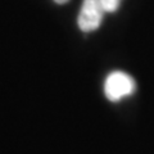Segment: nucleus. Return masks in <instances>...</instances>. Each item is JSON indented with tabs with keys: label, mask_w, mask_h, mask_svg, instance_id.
Masks as SVG:
<instances>
[{
	"label": "nucleus",
	"mask_w": 154,
	"mask_h": 154,
	"mask_svg": "<svg viewBox=\"0 0 154 154\" xmlns=\"http://www.w3.org/2000/svg\"><path fill=\"white\" fill-rule=\"evenodd\" d=\"M135 89L136 84L132 77L119 71L109 73L104 82V94L110 102H119L121 99L131 95Z\"/></svg>",
	"instance_id": "nucleus-1"
},
{
	"label": "nucleus",
	"mask_w": 154,
	"mask_h": 154,
	"mask_svg": "<svg viewBox=\"0 0 154 154\" xmlns=\"http://www.w3.org/2000/svg\"><path fill=\"white\" fill-rule=\"evenodd\" d=\"M104 13L105 11L100 0H84L77 19L80 30L84 32L95 31L102 25Z\"/></svg>",
	"instance_id": "nucleus-2"
},
{
	"label": "nucleus",
	"mask_w": 154,
	"mask_h": 154,
	"mask_svg": "<svg viewBox=\"0 0 154 154\" xmlns=\"http://www.w3.org/2000/svg\"><path fill=\"white\" fill-rule=\"evenodd\" d=\"M105 13H113L118 9L121 0H100Z\"/></svg>",
	"instance_id": "nucleus-3"
},
{
	"label": "nucleus",
	"mask_w": 154,
	"mask_h": 154,
	"mask_svg": "<svg viewBox=\"0 0 154 154\" xmlns=\"http://www.w3.org/2000/svg\"><path fill=\"white\" fill-rule=\"evenodd\" d=\"M54 2H55L57 4H66V3H68L69 0H54Z\"/></svg>",
	"instance_id": "nucleus-4"
}]
</instances>
